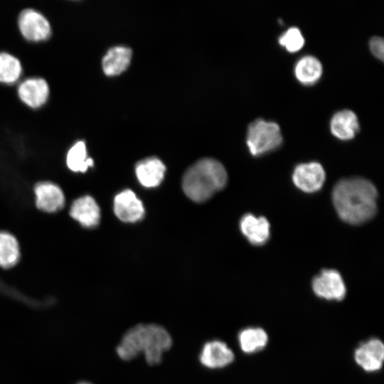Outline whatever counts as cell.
Returning a JSON list of instances; mask_svg holds the SVG:
<instances>
[{"label":"cell","mask_w":384,"mask_h":384,"mask_svg":"<svg viewBox=\"0 0 384 384\" xmlns=\"http://www.w3.org/2000/svg\"><path fill=\"white\" fill-rule=\"evenodd\" d=\"M377 197L373 183L360 177L339 181L332 192L333 203L338 216L352 225L362 224L375 215Z\"/></svg>","instance_id":"cell-1"},{"label":"cell","mask_w":384,"mask_h":384,"mask_svg":"<svg viewBox=\"0 0 384 384\" xmlns=\"http://www.w3.org/2000/svg\"><path fill=\"white\" fill-rule=\"evenodd\" d=\"M171 345V336L165 328L140 324L126 331L117 346V353L121 359L129 361L143 353L147 363L155 365L161 362L163 353Z\"/></svg>","instance_id":"cell-2"},{"label":"cell","mask_w":384,"mask_h":384,"mask_svg":"<svg viewBox=\"0 0 384 384\" xmlns=\"http://www.w3.org/2000/svg\"><path fill=\"white\" fill-rule=\"evenodd\" d=\"M227 180V172L221 163L213 159H203L186 171L182 188L190 199L201 203L223 189Z\"/></svg>","instance_id":"cell-3"},{"label":"cell","mask_w":384,"mask_h":384,"mask_svg":"<svg viewBox=\"0 0 384 384\" xmlns=\"http://www.w3.org/2000/svg\"><path fill=\"white\" fill-rule=\"evenodd\" d=\"M246 143L250 154L255 156L275 150L282 143L280 127L274 122L257 119L248 127Z\"/></svg>","instance_id":"cell-4"},{"label":"cell","mask_w":384,"mask_h":384,"mask_svg":"<svg viewBox=\"0 0 384 384\" xmlns=\"http://www.w3.org/2000/svg\"><path fill=\"white\" fill-rule=\"evenodd\" d=\"M19 30L23 36L31 41H43L51 33L50 25L40 12L32 9L23 10L18 20Z\"/></svg>","instance_id":"cell-5"},{"label":"cell","mask_w":384,"mask_h":384,"mask_svg":"<svg viewBox=\"0 0 384 384\" xmlns=\"http://www.w3.org/2000/svg\"><path fill=\"white\" fill-rule=\"evenodd\" d=\"M312 289L319 297L341 300L346 295V286L340 273L332 269L323 270L312 281Z\"/></svg>","instance_id":"cell-6"},{"label":"cell","mask_w":384,"mask_h":384,"mask_svg":"<svg viewBox=\"0 0 384 384\" xmlns=\"http://www.w3.org/2000/svg\"><path fill=\"white\" fill-rule=\"evenodd\" d=\"M325 179L326 174L322 165L315 161L298 164L292 174L294 185L302 191L308 193L320 190Z\"/></svg>","instance_id":"cell-7"},{"label":"cell","mask_w":384,"mask_h":384,"mask_svg":"<svg viewBox=\"0 0 384 384\" xmlns=\"http://www.w3.org/2000/svg\"><path fill=\"white\" fill-rule=\"evenodd\" d=\"M114 212L122 221L134 223L143 218L144 208L136 194L132 191L126 189L115 196Z\"/></svg>","instance_id":"cell-8"},{"label":"cell","mask_w":384,"mask_h":384,"mask_svg":"<svg viewBox=\"0 0 384 384\" xmlns=\"http://www.w3.org/2000/svg\"><path fill=\"white\" fill-rule=\"evenodd\" d=\"M37 208L47 213H54L65 206V198L62 189L49 181L38 183L34 187Z\"/></svg>","instance_id":"cell-9"},{"label":"cell","mask_w":384,"mask_h":384,"mask_svg":"<svg viewBox=\"0 0 384 384\" xmlns=\"http://www.w3.org/2000/svg\"><path fill=\"white\" fill-rule=\"evenodd\" d=\"M18 95L21 100L28 107L38 108L46 102L49 96V87L43 78H27L19 84Z\"/></svg>","instance_id":"cell-10"},{"label":"cell","mask_w":384,"mask_h":384,"mask_svg":"<svg viewBox=\"0 0 384 384\" xmlns=\"http://www.w3.org/2000/svg\"><path fill=\"white\" fill-rule=\"evenodd\" d=\"M240 229L253 245H265L270 239V225L263 216L257 217L251 213L244 215L240 221Z\"/></svg>","instance_id":"cell-11"},{"label":"cell","mask_w":384,"mask_h":384,"mask_svg":"<svg viewBox=\"0 0 384 384\" xmlns=\"http://www.w3.org/2000/svg\"><path fill=\"white\" fill-rule=\"evenodd\" d=\"M384 346L378 338L361 344L355 351L356 363L366 371H375L383 365Z\"/></svg>","instance_id":"cell-12"},{"label":"cell","mask_w":384,"mask_h":384,"mask_svg":"<svg viewBox=\"0 0 384 384\" xmlns=\"http://www.w3.org/2000/svg\"><path fill=\"white\" fill-rule=\"evenodd\" d=\"M234 359L233 352L225 343L213 340L205 343L200 353L199 360L208 368H219L230 364Z\"/></svg>","instance_id":"cell-13"},{"label":"cell","mask_w":384,"mask_h":384,"mask_svg":"<svg viewBox=\"0 0 384 384\" xmlns=\"http://www.w3.org/2000/svg\"><path fill=\"white\" fill-rule=\"evenodd\" d=\"M70 215L86 228L97 226L100 220V208L95 200L90 196L76 199L70 207Z\"/></svg>","instance_id":"cell-14"},{"label":"cell","mask_w":384,"mask_h":384,"mask_svg":"<svg viewBox=\"0 0 384 384\" xmlns=\"http://www.w3.org/2000/svg\"><path fill=\"white\" fill-rule=\"evenodd\" d=\"M165 171L164 164L156 157L144 159L139 161L135 166L139 183L147 188L159 186L164 179Z\"/></svg>","instance_id":"cell-15"},{"label":"cell","mask_w":384,"mask_h":384,"mask_svg":"<svg viewBox=\"0 0 384 384\" xmlns=\"http://www.w3.org/2000/svg\"><path fill=\"white\" fill-rule=\"evenodd\" d=\"M332 134L340 140L353 139L359 130V122L356 114L350 110H342L336 112L330 122Z\"/></svg>","instance_id":"cell-16"},{"label":"cell","mask_w":384,"mask_h":384,"mask_svg":"<svg viewBox=\"0 0 384 384\" xmlns=\"http://www.w3.org/2000/svg\"><path fill=\"white\" fill-rule=\"evenodd\" d=\"M132 50L124 46L111 48L102 58V66L105 75H117L129 66L132 59Z\"/></svg>","instance_id":"cell-17"},{"label":"cell","mask_w":384,"mask_h":384,"mask_svg":"<svg viewBox=\"0 0 384 384\" xmlns=\"http://www.w3.org/2000/svg\"><path fill=\"white\" fill-rule=\"evenodd\" d=\"M322 65L314 56L301 58L294 66V75L297 80L305 85L315 84L322 75Z\"/></svg>","instance_id":"cell-18"},{"label":"cell","mask_w":384,"mask_h":384,"mask_svg":"<svg viewBox=\"0 0 384 384\" xmlns=\"http://www.w3.org/2000/svg\"><path fill=\"white\" fill-rule=\"evenodd\" d=\"M20 259V247L16 238L7 232H0V267L10 268Z\"/></svg>","instance_id":"cell-19"},{"label":"cell","mask_w":384,"mask_h":384,"mask_svg":"<svg viewBox=\"0 0 384 384\" xmlns=\"http://www.w3.org/2000/svg\"><path fill=\"white\" fill-rule=\"evenodd\" d=\"M66 164L73 172H85L93 166L94 161L87 154L85 144L83 141L76 142L68 150L66 156Z\"/></svg>","instance_id":"cell-20"},{"label":"cell","mask_w":384,"mask_h":384,"mask_svg":"<svg viewBox=\"0 0 384 384\" xmlns=\"http://www.w3.org/2000/svg\"><path fill=\"white\" fill-rule=\"evenodd\" d=\"M267 335L260 328H247L238 335L241 349L247 353L256 352L263 348L267 343Z\"/></svg>","instance_id":"cell-21"},{"label":"cell","mask_w":384,"mask_h":384,"mask_svg":"<svg viewBox=\"0 0 384 384\" xmlns=\"http://www.w3.org/2000/svg\"><path fill=\"white\" fill-rule=\"evenodd\" d=\"M22 73L21 62L15 56L6 52L0 53V82L13 84Z\"/></svg>","instance_id":"cell-22"},{"label":"cell","mask_w":384,"mask_h":384,"mask_svg":"<svg viewBox=\"0 0 384 384\" xmlns=\"http://www.w3.org/2000/svg\"><path fill=\"white\" fill-rule=\"evenodd\" d=\"M278 42L288 52L295 53L302 48L305 41L298 28L290 27L279 37Z\"/></svg>","instance_id":"cell-23"},{"label":"cell","mask_w":384,"mask_h":384,"mask_svg":"<svg viewBox=\"0 0 384 384\" xmlns=\"http://www.w3.org/2000/svg\"><path fill=\"white\" fill-rule=\"evenodd\" d=\"M369 48L372 54L377 58L383 60L384 57L383 39L378 36L373 37L369 41Z\"/></svg>","instance_id":"cell-24"},{"label":"cell","mask_w":384,"mask_h":384,"mask_svg":"<svg viewBox=\"0 0 384 384\" xmlns=\"http://www.w3.org/2000/svg\"><path fill=\"white\" fill-rule=\"evenodd\" d=\"M78 384H92V383H88V382H81V383H79Z\"/></svg>","instance_id":"cell-25"}]
</instances>
